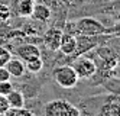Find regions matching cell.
<instances>
[{
    "label": "cell",
    "instance_id": "cell-5",
    "mask_svg": "<svg viewBox=\"0 0 120 116\" xmlns=\"http://www.w3.org/2000/svg\"><path fill=\"white\" fill-rule=\"evenodd\" d=\"M62 31L58 28H49L45 33H44V44L45 47L51 51H58L59 49V44H61V38H62Z\"/></svg>",
    "mask_w": 120,
    "mask_h": 116
},
{
    "label": "cell",
    "instance_id": "cell-7",
    "mask_svg": "<svg viewBox=\"0 0 120 116\" xmlns=\"http://www.w3.org/2000/svg\"><path fill=\"white\" fill-rule=\"evenodd\" d=\"M75 48H77V38H75V35L62 33L61 44H59V49L58 51H62V54H65V55H72L75 52Z\"/></svg>",
    "mask_w": 120,
    "mask_h": 116
},
{
    "label": "cell",
    "instance_id": "cell-10",
    "mask_svg": "<svg viewBox=\"0 0 120 116\" xmlns=\"http://www.w3.org/2000/svg\"><path fill=\"white\" fill-rule=\"evenodd\" d=\"M32 16L39 22H48L51 17V9L45 4H33V10H32Z\"/></svg>",
    "mask_w": 120,
    "mask_h": 116
},
{
    "label": "cell",
    "instance_id": "cell-11",
    "mask_svg": "<svg viewBox=\"0 0 120 116\" xmlns=\"http://www.w3.org/2000/svg\"><path fill=\"white\" fill-rule=\"evenodd\" d=\"M6 99L9 102V106L12 109H20V108H25V99H23V94L19 92V90H13L6 94Z\"/></svg>",
    "mask_w": 120,
    "mask_h": 116
},
{
    "label": "cell",
    "instance_id": "cell-15",
    "mask_svg": "<svg viewBox=\"0 0 120 116\" xmlns=\"http://www.w3.org/2000/svg\"><path fill=\"white\" fill-rule=\"evenodd\" d=\"M12 90H13V86H12V83L9 81V80H6V81H0V94L6 96V94H9Z\"/></svg>",
    "mask_w": 120,
    "mask_h": 116
},
{
    "label": "cell",
    "instance_id": "cell-4",
    "mask_svg": "<svg viewBox=\"0 0 120 116\" xmlns=\"http://www.w3.org/2000/svg\"><path fill=\"white\" fill-rule=\"evenodd\" d=\"M70 108L67 100H52L45 106V116H70Z\"/></svg>",
    "mask_w": 120,
    "mask_h": 116
},
{
    "label": "cell",
    "instance_id": "cell-17",
    "mask_svg": "<svg viewBox=\"0 0 120 116\" xmlns=\"http://www.w3.org/2000/svg\"><path fill=\"white\" fill-rule=\"evenodd\" d=\"M10 106H9V102H7L6 96L0 94V113H4L6 110H9Z\"/></svg>",
    "mask_w": 120,
    "mask_h": 116
},
{
    "label": "cell",
    "instance_id": "cell-9",
    "mask_svg": "<svg viewBox=\"0 0 120 116\" xmlns=\"http://www.w3.org/2000/svg\"><path fill=\"white\" fill-rule=\"evenodd\" d=\"M18 55L23 61H26V60L33 58V57H41V51L36 45L28 44V45H22V47L18 48Z\"/></svg>",
    "mask_w": 120,
    "mask_h": 116
},
{
    "label": "cell",
    "instance_id": "cell-12",
    "mask_svg": "<svg viewBox=\"0 0 120 116\" xmlns=\"http://www.w3.org/2000/svg\"><path fill=\"white\" fill-rule=\"evenodd\" d=\"M42 67H44V62H42L41 57H33V58H29L25 61V68L33 74H38L42 70Z\"/></svg>",
    "mask_w": 120,
    "mask_h": 116
},
{
    "label": "cell",
    "instance_id": "cell-6",
    "mask_svg": "<svg viewBox=\"0 0 120 116\" xmlns=\"http://www.w3.org/2000/svg\"><path fill=\"white\" fill-rule=\"evenodd\" d=\"M33 4H35L33 0H13L10 12H13L19 17H29L32 16Z\"/></svg>",
    "mask_w": 120,
    "mask_h": 116
},
{
    "label": "cell",
    "instance_id": "cell-2",
    "mask_svg": "<svg viewBox=\"0 0 120 116\" xmlns=\"http://www.w3.org/2000/svg\"><path fill=\"white\" fill-rule=\"evenodd\" d=\"M54 78L55 81L64 87V88H72L77 86L78 83V77H77L75 71L72 68V65H62V67H58L54 71Z\"/></svg>",
    "mask_w": 120,
    "mask_h": 116
},
{
    "label": "cell",
    "instance_id": "cell-14",
    "mask_svg": "<svg viewBox=\"0 0 120 116\" xmlns=\"http://www.w3.org/2000/svg\"><path fill=\"white\" fill-rule=\"evenodd\" d=\"M12 12H10V7L6 6V4H0V22H4L10 17Z\"/></svg>",
    "mask_w": 120,
    "mask_h": 116
},
{
    "label": "cell",
    "instance_id": "cell-13",
    "mask_svg": "<svg viewBox=\"0 0 120 116\" xmlns=\"http://www.w3.org/2000/svg\"><path fill=\"white\" fill-rule=\"evenodd\" d=\"M100 112L104 116H120V109H119V103L113 102V103H107L100 109Z\"/></svg>",
    "mask_w": 120,
    "mask_h": 116
},
{
    "label": "cell",
    "instance_id": "cell-3",
    "mask_svg": "<svg viewBox=\"0 0 120 116\" xmlns=\"http://www.w3.org/2000/svg\"><path fill=\"white\" fill-rule=\"evenodd\" d=\"M72 68L78 78H91L97 73L96 62L88 57H81V55H78V58L74 61Z\"/></svg>",
    "mask_w": 120,
    "mask_h": 116
},
{
    "label": "cell",
    "instance_id": "cell-18",
    "mask_svg": "<svg viewBox=\"0 0 120 116\" xmlns=\"http://www.w3.org/2000/svg\"><path fill=\"white\" fill-rule=\"evenodd\" d=\"M6 80H10V74L6 67H0V81H6Z\"/></svg>",
    "mask_w": 120,
    "mask_h": 116
},
{
    "label": "cell",
    "instance_id": "cell-1",
    "mask_svg": "<svg viewBox=\"0 0 120 116\" xmlns=\"http://www.w3.org/2000/svg\"><path fill=\"white\" fill-rule=\"evenodd\" d=\"M75 31L77 33L82 35V36H100V35H107L114 32L117 33V28L110 29L106 28L100 20L94 19V17H82L75 23Z\"/></svg>",
    "mask_w": 120,
    "mask_h": 116
},
{
    "label": "cell",
    "instance_id": "cell-21",
    "mask_svg": "<svg viewBox=\"0 0 120 116\" xmlns=\"http://www.w3.org/2000/svg\"><path fill=\"white\" fill-rule=\"evenodd\" d=\"M97 116H104V115H103L101 112H98V115H97Z\"/></svg>",
    "mask_w": 120,
    "mask_h": 116
},
{
    "label": "cell",
    "instance_id": "cell-20",
    "mask_svg": "<svg viewBox=\"0 0 120 116\" xmlns=\"http://www.w3.org/2000/svg\"><path fill=\"white\" fill-rule=\"evenodd\" d=\"M0 116H16V109H9V110H6L4 113H0Z\"/></svg>",
    "mask_w": 120,
    "mask_h": 116
},
{
    "label": "cell",
    "instance_id": "cell-16",
    "mask_svg": "<svg viewBox=\"0 0 120 116\" xmlns=\"http://www.w3.org/2000/svg\"><path fill=\"white\" fill-rule=\"evenodd\" d=\"M10 58H12L10 52L7 51V49H4V48L0 47V67H4V65H6V62L9 61Z\"/></svg>",
    "mask_w": 120,
    "mask_h": 116
},
{
    "label": "cell",
    "instance_id": "cell-8",
    "mask_svg": "<svg viewBox=\"0 0 120 116\" xmlns=\"http://www.w3.org/2000/svg\"><path fill=\"white\" fill-rule=\"evenodd\" d=\"M6 70L9 71L10 77H22L25 74V62L19 58H10L6 62Z\"/></svg>",
    "mask_w": 120,
    "mask_h": 116
},
{
    "label": "cell",
    "instance_id": "cell-19",
    "mask_svg": "<svg viewBox=\"0 0 120 116\" xmlns=\"http://www.w3.org/2000/svg\"><path fill=\"white\" fill-rule=\"evenodd\" d=\"M16 116H35L30 110L25 109V108H20V109H16Z\"/></svg>",
    "mask_w": 120,
    "mask_h": 116
}]
</instances>
